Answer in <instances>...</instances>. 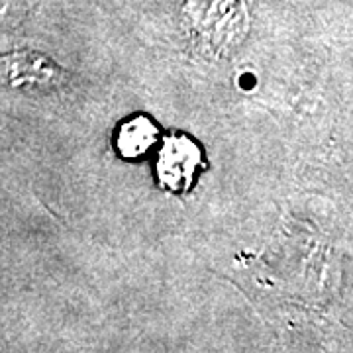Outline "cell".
Instances as JSON below:
<instances>
[{"instance_id": "cell-1", "label": "cell", "mask_w": 353, "mask_h": 353, "mask_svg": "<svg viewBox=\"0 0 353 353\" xmlns=\"http://www.w3.org/2000/svg\"><path fill=\"white\" fill-rule=\"evenodd\" d=\"M204 167V153L199 141L187 134L171 132L161 139L155 152V179L171 194H187L196 185Z\"/></svg>"}, {"instance_id": "cell-2", "label": "cell", "mask_w": 353, "mask_h": 353, "mask_svg": "<svg viewBox=\"0 0 353 353\" xmlns=\"http://www.w3.org/2000/svg\"><path fill=\"white\" fill-rule=\"evenodd\" d=\"M161 132L157 122L148 114H132L114 128V152L124 161H143L157 152L161 143Z\"/></svg>"}]
</instances>
